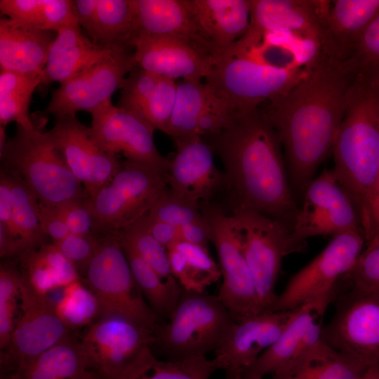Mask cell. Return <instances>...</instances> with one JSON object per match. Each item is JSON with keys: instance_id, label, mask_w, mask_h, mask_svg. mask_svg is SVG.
Returning <instances> with one entry per match:
<instances>
[{"instance_id": "cell-26", "label": "cell", "mask_w": 379, "mask_h": 379, "mask_svg": "<svg viewBox=\"0 0 379 379\" xmlns=\"http://www.w3.org/2000/svg\"><path fill=\"white\" fill-rule=\"evenodd\" d=\"M116 52L119 51L103 48L85 36L78 22L69 24L56 33L43 71L42 84H62Z\"/></svg>"}, {"instance_id": "cell-34", "label": "cell", "mask_w": 379, "mask_h": 379, "mask_svg": "<svg viewBox=\"0 0 379 379\" xmlns=\"http://www.w3.org/2000/svg\"><path fill=\"white\" fill-rule=\"evenodd\" d=\"M0 11L13 21L56 33L78 22L69 0H1Z\"/></svg>"}, {"instance_id": "cell-59", "label": "cell", "mask_w": 379, "mask_h": 379, "mask_svg": "<svg viewBox=\"0 0 379 379\" xmlns=\"http://www.w3.org/2000/svg\"><path fill=\"white\" fill-rule=\"evenodd\" d=\"M5 129L6 126H0V154L2 153L7 142Z\"/></svg>"}, {"instance_id": "cell-39", "label": "cell", "mask_w": 379, "mask_h": 379, "mask_svg": "<svg viewBox=\"0 0 379 379\" xmlns=\"http://www.w3.org/2000/svg\"><path fill=\"white\" fill-rule=\"evenodd\" d=\"M62 289V296L55 302V310L72 331L87 327L100 317L97 298L81 279Z\"/></svg>"}, {"instance_id": "cell-5", "label": "cell", "mask_w": 379, "mask_h": 379, "mask_svg": "<svg viewBox=\"0 0 379 379\" xmlns=\"http://www.w3.org/2000/svg\"><path fill=\"white\" fill-rule=\"evenodd\" d=\"M0 157L2 168L19 175L43 206L54 208L88 197L49 131L17 126L15 135L7 140Z\"/></svg>"}, {"instance_id": "cell-21", "label": "cell", "mask_w": 379, "mask_h": 379, "mask_svg": "<svg viewBox=\"0 0 379 379\" xmlns=\"http://www.w3.org/2000/svg\"><path fill=\"white\" fill-rule=\"evenodd\" d=\"M295 310L266 311L234 321L214 352L211 360L215 368L224 372L247 369L277 340Z\"/></svg>"}, {"instance_id": "cell-33", "label": "cell", "mask_w": 379, "mask_h": 379, "mask_svg": "<svg viewBox=\"0 0 379 379\" xmlns=\"http://www.w3.org/2000/svg\"><path fill=\"white\" fill-rule=\"evenodd\" d=\"M366 368L338 354L323 340L301 359L270 379H359Z\"/></svg>"}, {"instance_id": "cell-50", "label": "cell", "mask_w": 379, "mask_h": 379, "mask_svg": "<svg viewBox=\"0 0 379 379\" xmlns=\"http://www.w3.org/2000/svg\"><path fill=\"white\" fill-rule=\"evenodd\" d=\"M365 246L379 239V172L359 213Z\"/></svg>"}, {"instance_id": "cell-45", "label": "cell", "mask_w": 379, "mask_h": 379, "mask_svg": "<svg viewBox=\"0 0 379 379\" xmlns=\"http://www.w3.org/2000/svg\"><path fill=\"white\" fill-rule=\"evenodd\" d=\"M159 78L138 65L135 66L124 81L117 106L140 116Z\"/></svg>"}, {"instance_id": "cell-11", "label": "cell", "mask_w": 379, "mask_h": 379, "mask_svg": "<svg viewBox=\"0 0 379 379\" xmlns=\"http://www.w3.org/2000/svg\"><path fill=\"white\" fill-rule=\"evenodd\" d=\"M231 215L260 307L264 312L272 311L282 260L293 252L290 231L281 222L251 209L232 206Z\"/></svg>"}, {"instance_id": "cell-8", "label": "cell", "mask_w": 379, "mask_h": 379, "mask_svg": "<svg viewBox=\"0 0 379 379\" xmlns=\"http://www.w3.org/2000/svg\"><path fill=\"white\" fill-rule=\"evenodd\" d=\"M154 333L130 319L109 315L86 327L79 340L100 379H133L152 350Z\"/></svg>"}, {"instance_id": "cell-42", "label": "cell", "mask_w": 379, "mask_h": 379, "mask_svg": "<svg viewBox=\"0 0 379 379\" xmlns=\"http://www.w3.org/2000/svg\"><path fill=\"white\" fill-rule=\"evenodd\" d=\"M23 282V274L14 264L1 262L0 265V347L4 350L9 343L15 324L17 302Z\"/></svg>"}, {"instance_id": "cell-15", "label": "cell", "mask_w": 379, "mask_h": 379, "mask_svg": "<svg viewBox=\"0 0 379 379\" xmlns=\"http://www.w3.org/2000/svg\"><path fill=\"white\" fill-rule=\"evenodd\" d=\"M202 211L209 225L211 242L216 250L222 278L218 298L234 321L263 312L232 215L216 206H208Z\"/></svg>"}, {"instance_id": "cell-49", "label": "cell", "mask_w": 379, "mask_h": 379, "mask_svg": "<svg viewBox=\"0 0 379 379\" xmlns=\"http://www.w3.org/2000/svg\"><path fill=\"white\" fill-rule=\"evenodd\" d=\"M86 198L69 201L53 208L64 220L71 234H93V218L86 202Z\"/></svg>"}, {"instance_id": "cell-43", "label": "cell", "mask_w": 379, "mask_h": 379, "mask_svg": "<svg viewBox=\"0 0 379 379\" xmlns=\"http://www.w3.org/2000/svg\"><path fill=\"white\" fill-rule=\"evenodd\" d=\"M147 214L152 218L178 227L205 218L199 205L176 195L168 187L154 202Z\"/></svg>"}, {"instance_id": "cell-18", "label": "cell", "mask_w": 379, "mask_h": 379, "mask_svg": "<svg viewBox=\"0 0 379 379\" xmlns=\"http://www.w3.org/2000/svg\"><path fill=\"white\" fill-rule=\"evenodd\" d=\"M136 66L133 51H119L52 91L45 112L55 119L91 112L110 100Z\"/></svg>"}, {"instance_id": "cell-53", "label": "cell", "mask_w": 379, "mask_h": 379, "mask_svg": "<svg viewBox=\"0 0 379 379\" xmlns=\"http://www.w3.org/2000/svg\"><path fill=\"white\" fill-rule=\"evenodd\" d=\"M178 228L180 241L208 248L211 241V232L206 217L201 220L187 223Z\"/></svg>"}, {"instance_id": "cell-13", "label": "cell", "mask_w": 379, "mask_h": 379, "mask_svg": "<svg viewBox=\"0 0 379 379\" xmlns=\"http://www.w3.org/2000/svg\"><path fill=\"white\" fill-rule=\"evenodd\" d=\"M348 231L363 235L357 210L333 170L325 168L302 194L289 235L292 250L302 251L308 238Z\"/></svg>"}, {"instance_id": "cell-44", "label": "cell", "mask_w": 379, "mask_h": 379, "mask_svg": "<svg viewBox=\"0 0 379 379\" xmlns=\"http://www.w3.org/2000/svg\"><path fill=\"white\" fill-rule=\"evenodd\" d=\"M175 81L160 77L144 106L140 117L154 130L166 133L176 100Z\"/></svg>"}, {"instance_id": "cell-38", "label": "cell", "mask_w": 379, "mask_h": 379, "mask_svg": "<svg viewBox=\"0 0 379 379\" xmlns=\"http://www.w3.org/2000/svg\"><path fill=\"white\" fill-rule=\"evenodd\" d=\"M11 184L13 218L19 238L26 251L46 242L39 218V200L23 179L16 173L1 168Z\"/></svg>"}, {"instance_id": "cell-25", "label": "cell", "mask_w": 379, "mask_h": 379, "mask_svg": "<svg viewBox=\"0 0 379 379\" xmlns=\"http://www.w3.org/2000/svg\"><path fill=\"white\" fill-rule=\"evenodd\" d=\"M378 14L379 0L329 1L322 17V51L338 60L350 59Z\"/></svg>"}, {"instance_id": "cell-10", "label": "cell", "mask_w": 379, "mask_h": 379, "mask_svg": "<svg viewBox=\"0 0 379 379\" xmlns=\"http://www.w3.org/2000/svg\"><path fill=\"white\" fill-rule=\"evenodd\" d=\"M364 246L359 232L334 235L312 261L290 278L277 295L272 311L293 310L309 303L326 309L335 296L338 281L349 272Z\"/></svg>"}, {"instance_id": "cell-30", "label": "cell", "mask_w": 379, "mask_h": 379, "mask_svg": "<svg viewBox=\"0 0 379 379\" xmlns=\"http://www.w3.org/2000/svg\"><path fill=\"white\" fill-rule=\"evenodd\" d=\"M18 259L26 281L32 289L43 295L81 279L74 265L53 243L45 242L28 250Z\"/></svg>"}, {"instance_id": "cell-27", "label": "cell", "mask_w": 379, "mask_h": 379, "mask_svg": "<svg viewBox=\"0 0 379 379\" xmlns=\"http://www.w3.org/2000/svg\"><path fill=\"white\" fill-rule=\"evenodd\" d=\"M8 18L0 20L1 69L42 77L55 36Z\"/></svg>"}, {"instance_id": "cell-24", "label": "cell", "mask_w": 379, "mask_h": 379, "mask_svg": "<svg viewBox=\"0 0 379 379\" xmlns=\"http://www.w3.org/2000/svg\"><path fill=\"white\" fill-rule=\"evenodd\" d=\"M189 4L201 42L215 61L248 28L249 0H189Z\"/></svg>"}, {"instance_id": "cell-4", "label": "cell", "mask_w": 379, "mask_h": 379, "mask_svg": "<svg viewBox=\"0 0 379 379\" xmlns=\"http://www.w3.org/2000/svg\"><path fill=\"white\" fill-rule=\"evenodd\" d=\"M309 68L310 65L255 48L218 59L205 82L232 118L285 94Z\"/></svg>"}, {"instance_id": "cell-58", "label": "cell", "mask_w": 379, "mask_h": 379, "mask_svg": "<svg viewBox=\"0 0 379 379\" xmlns=\"http://www.w3.org/2000/svg\"><path fill=\"white\" fill-rule=\"evenodd\" d=\"M224 379H246L241 371H225Z\"/></svg>"}, {"instance_id": "cell-36", "label": "cell", "mask_w": 379, "mask_h": 379, "mask_svg": "<svg viewBox=\"0 0 379 379\" xmlns=\"http://www.w3.org/2000/svg\"><path fill=\"white\" fill-rule=\"evenodd\" d=\"M213 98L208 85L201 80L178 83L176 100L165 133L174 141L196 135L198 121Z\"/></svg>"}, {"instance_id": "cell-46", "label": "cell", "mask_w": 379, "mask_h": 379, "mask_svg": "<svg viewBox=\"0 0 379 379\" xmlns=\"http://www.w3.org/2000/svg\"><path fill=\"white\" fill-rule=\"evenodd\" d=\"M345 277L352 288L379 298V239L365 246Z\"/></svg>"}, {"instance_id": "cell-51", "label": "cell", "mask_w": 379, "mask_h": 379, "mask_svg": "<svg viewBox=\"0 0 379 379\" xmlns=\"http://www.w3.org/2000/svg\"><path fill=\"white\" fill-rule=\"evenodd\" d=\"M39 218L42 231L52 241L61 240L71 234L64 220L53 208L39 203Z\"/></svg>"}, {"instance_id": "cell-60", "label": "cell", "mask_w": 379, "mask_h": 379, "mask_svg": "<svg viewBox=\"0 0 379 379\" xmlns=\"http://www.w3.org/2000/svg\"><path fill=\"white\" fill-rule=\"evenodd\" d=\"M364 74V75H366L368 76V77H370L371 79H373L376 84L377 85L379 86V74Z\"/></svg>"}, {"instance_id": "cell-9", "label": "cell", "mask_w": 379, "mask_h": 379, "mask_svg": "<svg viewBox=\"0 0 379 379\" xmlns=\"http://www.w3.org/2000/svg\"><path fill=\"white\" fill-rule=\"evenodd\" d=\"M168 189L165 175L147 166L121 161L112 180L86 202L93 234L117 232L145 215Z\"/></svg>"}, {"instance_id": "cell-28", "label": "cell", "mask_w": 379, "mask_h": 379, "mask_svg": "<svg viewBox=\"0 0 379 379\" xmlns=\"http://www.w3.org/2000/svg\"><path fill=\"white\" fill-rule=\"evenodd\" d=\"M132 4L135 36L145 34L183 39L206 51L199 37L189 0H132Z\"/></svg>"}, {"instance_id": "cell-52", "label": "cell", "mask_w": 379, "mask_h": 379, "mask_svg": "<svg viewBox=\"0 0 379 379\" xmlns=\"http://www.w3.org/2000/svg\"><path fill=\"white\" fill-rule=\"evenodd\" d=\"M0 224L20 239L13 218L10 180L3 169L1 170L0 174Z\"/></svg>"}, {"instance_id": "cell-23", "label": "cell", "mask_w": 379, "mask_h": 379, "mask_svg": "<svg viewBox=\"0 0 379 379\" xmlns=\"http://www.w3.org/2000/svg\"><path fill=\"white\" fill-rule=\"evenodd\" d=\"M326 309L309 303L295 310L288 324L257 360L242 371L246 379H263L301 359L321 338V318Z\"/></svg>"}, {"instance_id": "cell-7", "label": "cell", "mask_w": 379, "mask_h": 379, "mask_svg": "<svg viewBox=\"0 0 379 379\" xmlns=\"http://www.w3.org/2000/svg\"><path fill=\"white\" fill-rule=\"evenodd\" d=\"M83 277L98 300L100 317L121 316L157 331L160 319L136 286L117 232L98 235L95 254Z\"/></svg>"}, {"instance_id": "cell-6", "label": "cell", "mask_w": 379, "mask_h": 379, "mask_svg": "<svg viewBox=\"0 0 379 379\" xmlns=\"http://www.w3.org/2000/svg\"><path fill=\"white\" fill-rule=\"evenodd\" d=\"M167 321L154 333L166 359L206 357L221 345L234 319L217 296L182 288Z\"/></svg>"}, {"instance_id": "cell-37", "label": "cell", "mask_w": 379, "mask_h": 379, "mask_svg": "<svg viewBox=\"0 0 379 379\" xmlns=\"http://www.w3.org/2000/svg\"><path fill=\"white\" fill-rule=\"evenodd\" d=\"M42 77L1 69L0 125L11 122L27 130L35 128L29 110L35 89Z\"/></svg>"}, {"instance_id": "cell-14", "label": "cell", "mask_w": 379, "mask_h": 379, "mask_svg": "<svg viewBox=\"0 0 379 379\" xmlns=\"http://www.w3.org/2000/svg\"><path fill=\"white\" fill-rule=\"evenodd\" d=\"M321 338L338 354L368 368L379 366V298L352 288L339 298Z\"/></svg>"}, {"instance_id": "cell-3", "label": "cell", "mask_w": 379, "mask_h": 379, "mask_svg": "<svg viewBox=\"0 0 379 379\" xmlns=\"http://www.w3.org/2000/svg\"><path fill=\"white\" fill-rule=\"evenodd\" d=\"M331 168L358 214L379 172V86L356 73L333 148Z\"/></svg>"}, {"instance_id": "cell-17", "label": "cell", "mask_w": 379, "mask_h": 379, "mask_svg": "<svg viewBox=\"0 0 379 379\" xmlns=\"http://www.w3.org/2000/svg\"><path fill=\"white\" fill-rule=\"evenodd\" d=\"M92 133L107 152L121 154L126 161L152 168L166 175L171 159L158 151L154 128L140 116L113 105L112 100L91 112Z\"/></svg>"}, {"instance_id": "cell-40", "label": "cell", "mask_w": 379, "mask_h": 379, "mask_svg": "<svg viewBox=\"0 0 379 379\" xmlns=\"http://www.w3.org/2000/svg\"><path fill=\"white\" fill-rule=\"evenodd\" d=\"M146 215L117 232L119 238L129 245L161 278L166 281L176 280L171 273L167 249L149 231Z\"/></svg>"}, {"instance_id": "cell-35", "label": "cell", "mask_w": 379, "mask_h": 379, "mask_svg": "<svg viewBox=\"0 0 379 379\" xmlns=\"http://www.w3.org/2000/svg\"><path fill=\"white\" fill-rule=\"evenodd\" d=\"M120 242L133 279L144 298L159 319L161 317L168 319L182 288L176 280L166 281L161 278L129 245Z\"/></svg>"}, {"instance_id": "cell-32", "label": "cell", "mask_w": 379, "mask_h": 379, "mask_svg": "<svg viewBox=\"0 0 379 379\" xmlns=\"http://www.w3.org/2000/svg\"><path fill=\"white\" fill-rule=\"evenodd\" d=\"M135 25L132 0H98L91 39L114 51H133Z\"/></svg>"}, {"instance_id": "cell-56", "label": "cell", "mask_w": 379, "mask_h": 379, "mask_svg": "<svg viewBox=\"0 0 379 379\" xmlns=\"http://www.w3.org/2000/svg\"><path fill=\"white\" fill-rule=\"evenodd\" d=\"M26 249L21 240L0 224V255L4 259L18 258Z\"/></svg>"}, {"instance_id": "cell-12", "label": "cell", "mask_w": 379, "mask_h": 379, "mask_svg": "<svg viewBox=\"0 0 379 379\" xmlns=\"http://www.w3.org/2000/svg\"><path fill=\"white\" fill-rule=\"evenodd\" d=\"M21 314L7 347L1 351V378L8 379L25 368L72 331L60 318L55 302L37 293L23 276L20 296Z\"/></svg>"}, {"instance_id": "cell-55", "label": "cell", "mask_w": 379, "mask_h": 379, "mask_svg": "<svg viewBox=\"0 0 379 379\" xmlns=\"http://www.w3.org/2000/svg\"><path fill=\"white\" fill-rule=\"evenodd\" d=\"M98 0H74V8L78 22L89 34L95 22Z\"/></svg>"}, {"instance_id": "cell-20", "label": "cell", "mask_w": 379, "mask_h": 379, "mask_svg": "<svg viewBox=\"0 0 379 379\" xmlns=\"http://www.w3.org/2000/svg\"><path fill=\"white\" fill-rule=\"evenodd\" d=\"M132 45L136 65L160 77L202 81L215 62L203 48L183 39L138 34Z\"/></svg>"}, {"instance_id": "cell-48", "label": "cell", "mask_w": 379, "mask_h": 379, "mask_svg": "<svg viewBox=\"0 0 379 379\" xmlns=\"http://www.w3.org/2000/svg\"><path fill=\"white\" fill-rule=\"evenodd\" d=\"M52 243L74 265L80 277H84L95 254L98 235L69 234L64 239Z\"/></svg>"}, {"instance_id": "cell-41", "label": "cell", "mask_w": 379, "mask_h": 379, "mask_svg": "<svg viewBox=\"0 0 379 379\" xmlns=\"http://www.w3.org/2000/svg\"><path fill=\"white\" fill-rule=\"evenodd\" d=\"M216 371L206 357L161 360L152 351L133 379H209Z\"/></svg>"}, {"instance_id": "cell-47", "label": "cell", "mask_w": 379, "mask_h": 379, "mask_svg": "<svg viewBox=\"0 0 379 379\" xmlns=\"http://www.w3.org/2000/svg\"><path fill=\"white\" fill-rule=\"evenodd\" d=\"M349 60L356 73L379 74V14L364 32Z\"/></svg>"}, {"instance_id": "cell-57", "label": "cell", "mask_w": 379, "mask_h": 379, "mask_svg": "<svg viewBox=\"0 0 379 379\" xmlns=\"http://www.w3.org/2000/svg\"><path fill=\"white\" fill-rule=\"evenodd\" d=\"M359 379H379V366L368 367Z\"/></svg>"}, {"instance_id": "cell-2", "label": "cell", "mask_w": 379, "mask_h": 379, "mask_svg": "<svg viewBox=\"0 0 379 379\" xmlns=\"http://www.w3.org/2000/svg\"><path fill=\"white\" fill-rule=\"evenodd\" d=\"M208 138L223 164L232 206L275 219L291 232L299 206L281 142L261 107L232 117L218 133Z\"/></svg>"}, {"instance_id": "cell-16", "label": "cell", "mask_w": 379, "mask_h": 379, "mask_svg": "<svg viewBox=\"0 0 379 379\" xmlns=\"http://www.w3.org/2000/svg\"><path fill=\"white\" fill-rule=\"evenodd\" d=\"M328 1L249 0L250 22L225 55H236L260 45L267 34L312 41L322 48L321 20Z\"/></svg>"}, {"instance_id": "cell-31", "label": "cell", "mask_w": 379, "mask_h": 379, "mask_svg": "<svg viewBox=\"0 0 379 379\" xmlns=\"http://www.w3.org/2000/svg\"><path fill=\"white\" fill-rule=\"evenodd\" d=\"M167 251L171 273L185 291L204 293L221 277L207 248L179 241Z\"/></svg>"}, {"instance_id": "cell-29", "label": "cell", "mask_w": 379, "mask_h": 379, "mask_svg": "<svg viewBox=\"0 0 379 379\" xmlns=\"http://www.w3.org/2000/svg\"><path fill=\"white\" fill-rule=\"evenodd\" d=\"M8 379H100L91 368L79 338L70 334Z\"/></svg>"}, {"instance_id": "cell-54", "label": "cell", "mask_w": 379, "mask_h": 379, "mask_svg": "<svg viewBox=\"0 0 379 379\" xmlns=\"http://www.w3.org/2000/svg\"><path fill=\"white\" fill-rule=\"evenodd\" d=\"M147 227L152 235L166 249L180 241L179 228L152 218L147 214Z\"/></svg>"}, {"instance_id": "cell-22", "label": "cell", "mask_w": 379, "mask_h": 379, "mask_svg": "<svg viewBox=\"0 0 379 379\" xmlns=\"http://www.w3.org/2000/svg\"><path fill=\"white\" fill-rule=\"evenodd\" d=\"M175 143L176 152L165 175L168 189L199 206L208 204L220 189L227 187L224 172L215 164L212 147L199 135Z\"/></svg>"}, {"instance_id": "cell-19", "label": "cell", "mask_w": 379, "mask_h": 379, "mask_svg": "<svg viewBox=\"0 0 379 379\" xmlns=\"http://www.w3.org/2000/svg\"><path fill=\"white\" fill-rule=\"evenodd\" d=\"M48 131L88 197L105 186L120 168L121 161L117 155L105 151L95 139L91 127L76 116L56 119Z\"/></svg>"}, {"instance_id": "cell-1", "label": "cell", "mask_w": 379, "mask_h": 379, "mask_svg": "<svg viewBox=\"0 0 379 379\" xmlns=\"http://www.w3.org/2000/svg\"><path fill=\"white\" fill-rule=\"evenodd\" d=\"M355 75L350 60L321 51L300 81L260 106L281 142L296 201L333 152Z\"/></svg>"}]
</instances>
